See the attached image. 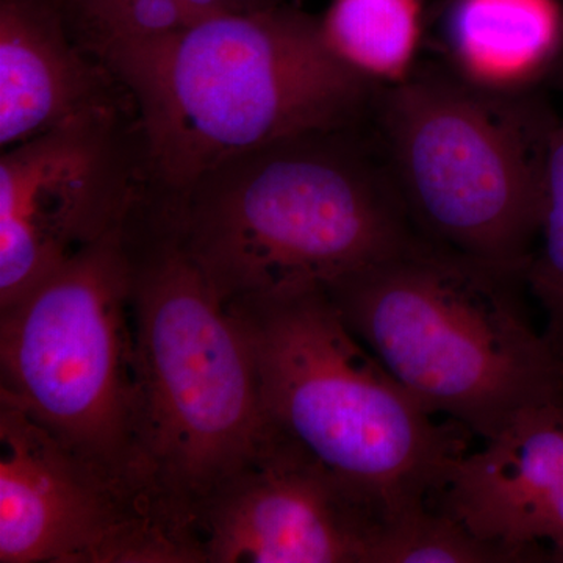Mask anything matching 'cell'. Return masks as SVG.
I'll list each match as a JSON object with an SVG mask.
<instances>
[{
    "mask_svg": "<svg viewBox=\"0 0 563 563\" xmlns=\"http://www.w3.org/2000/svg\"><path fill=\"white\" fill-rule=\"evenodd\" d=\"M442 43L450 73L463 84L525 96L563 52L562 0H453Z\"/></svg>",
    "mask_w": 563,
    "mask_h": 563,
    "instance_id": "cell-13",
    "label": "cell"
},
{
    "mask_svg": "<svg viewBox=\"0 0 563 563\" xmlns=\"http://www.w3.org/2000/svg\"><path fill=\"white\" fill-rule=\"evenodd\" d=\"M537 544L548 543L554 561L563 562V479L544 510L536 533Z\"/></svg>",
    "mask_w": 563,
    "mask_h": 563,
    "instance_id": "cell-17",
    "label": "cell"
},
{
    "mask_svg": "<svg viewBox=\"0 0 563 563\" xmlns=\"http://www.w3.org/2000/svg\"><path fill=\"white\" fill-rule=\"evenodd\" d=\"M176 201L188 251L224 306L328 288L421 239L362 128L244 152Z\"/></svg>",
    "mask_w": 563,
    "mask_h": 563,
    "instance_id": "cell-2",
    "label": "cell"
},
{
    "mask_svg": "<svg viewBox=\"0 0 563 563\" xmlns=\"http://www.w3.org/2000/svg\"><path fill=\"white\" fill-rule=\"evenodd\" d=\"M131 273L141 454L196 529L211 492L265 432L250 340L188 251L173 196L144 187L122 222Z\"/></svg>",
    "mask_w": 563,
    "mask_h": 563,
    "instance_id": "cell-3",
    "label": "cell"
},
{
    "mask_svg": "<svg viewBox=\"0 0 563 563\" xmlns=\"http://www.w3.org/2000/svg\"><path fill=\"white\" fill-rule=\"evenodd\" d=\"M96 57L131 98L147 180L176 195L244 152L362 128L383 90L295 3L210 14L169 35L111 43Z\"/></svg>",
    "mask_w": 563,
    "mask_h": 563,
    "instance_id": "cell-1",
    "label": "cell"
},
{
    "mask_svg": "<svg viewBox=\"0 0 563 563\" xmlns=\"http://www.w3.org/2000/svg\"><path fill=\"white\" fill-rule=\"evenodd\" d=\"M332 51L379 87L412 76L422 36V0H333L321 18Z\"/></svg>",
    "mask_w": 563,
    "mask_h": 563,
    "instance_id": "cell-14",
    "label": "cell"
},
{
    "mask_svg": "<svg viewBox=\"0 0 563 563\" xmlns=\"http://www.w3.org/2000/svg\"><path fill=\"white\" fill-rule=\"evenodd\" d=\"M0 563H206L190 523L0 398Z\"/></svg>",
    "mask_w": 563,
    "mask_h": 563,
    "instance_id": "cell-8",
    "label": "cell"
},
{
    "mask_svg": "<svg viewBox=\"0 0 563 563\" xmlns=\"http://www.w3.org/2000/svg\"><path fill=\"white\" fill-rule=\"evenodd\" d=\"M525 282L547 314V336L563 355V118L548 140L539 240Z\"/></svg>",
    "mask_w": 563,
    "mask_h": 563,
    "instance_id": "cell-16",
    "label": "cell"
},
{
    "mask_svg": "<svg viewBox=\"0 0 563 563\" xmlns=\"http://www.w3.org/2000/svg\"><path fill=\"white\" fill-rule=\"evenodd\" d=\"M383 518L320 463L265 432L196 514L206 563H368Z\"/></svg>",
    "mask_w": 563,
    "mask_h": 563,
    "instance_id": "cell-10",
    "label": "cell"
},
{
    "mask_svg": "<svg viewBox=\"0 0 563 563\" xmlns=\"http://www.w3.org/2000/svg\"><path fill=\"white\" fill-rule=\"evenodd\" d=\"M128 98L73 35L62 0H0L2 151Z\"/></svg>",
    "mask_w": 563,
    "mask_h": 563,
    "instance_id": "cell-12",
    "label": "cell"
},
{
    "mask_svg": "<svg viewBox=\"0 0 563 563\" xmlns=\"http://www.w3.org/2000/svg\"><path fill=\"white\" fill-rule=\"evenodd\" d=\"M563 479V398L518 415L481 450L453 462L440 509L518 562L536 558V533Z\"/></svg>",
    "mask_w": 563,
    "mask_h": 563,
    "instance_id": "cell-11",
    "label": "cell"
},
{
    "mask_svg": "<svg viewBox=\"0 0 563 563\" xmlns=\"http://www.w3.org/2000/svg\"><path fill=\"white\" fill-rule=\"evenodd\" d=\"M562 3H563V0H562Z\"/></svg>",
    "mask_w": 563,
    "mask_h": 563,
    "instance_id": "cell-20",
    "label": "cell"
},
{
    "mask_svg": "<svg viewBox=\"0 0 563 563\" xmlns=\"http://www.w3.org/2000/svg\"><path fill=\"white\" fill-rule=\"evenodd\" d=\"M225 307L250 340L269 432L383 520L432 503L465 451L354 335L325 288Z\"/></svg>",
    "mask_w": 563,
    "mask_h": 563,
    "instance_id": "cell-5",
    "label": "cell"
},
{
    "mask_svg": "<svg viewBox=\"0 0 563 563\" xmlns=\"http://www.w3.org/2000/svg\"><path fill=\"white\" fill-rule=\"evenodd\" d=\"M373 114L422 239L523 279L539 240L554 118L525 96L488 95L450 70L417 69L379 91Z\"/></svg>",
    "mask_w": 563,
    "mask_h": 563,
    "instance_id": "cell-6",
    "label": "cell"
},
{
    "mask_svg": "<svg viewBox=\"0 0 563 563\" xmlns=\"http://www.w3.org/2000/svg\"><path fill=\"white\" fill-rule=\"evenodd\" d=\"M518 562L498 544L481 539L432 503L410 507L380 521L368 563Z\"/></svg>",
    "mask_w": 563,
    "mask_h": 563,
    "instance_id": "cell-15",
    "label": "cell"
},
{
    "mask_svg": "<svg viewBox=\"0 0 563 563\" xmlns=\"http://www.w3.org/2000/svg\"><path fill=\"white\" fill-rule=\"evenodd\" d=\"M509 276L428 240L329 285L347 328L428 412L487 440L563 398V355Z\"/></svg>",
    "mask_w": 563,
    "mask_h": 563,
    "instance_id": "cell-4",
    "label": "cell"
},
{
    "mask_svg": "<svg viewBox=\"0 0 563 563\" xmlns=\"http://www.w3.org/2000/svg\"><path fill=\"white\" fill-rule=\"evenodd\" d=\"M242 11L274 9V7L288 5L292 0H236Z\"/></svg>",
    "mask_w": 563,
    "mask_h": 563,
    "instance_id": "cell-19",
    "label": "cell"
},
{
    "mask_svg": "<svg viewBox=\"0 0 563 563\" xmlns=\"http://www.w3.org/2000/svg\"><path fill=\"white\" fill-rule=\"evenodd\" d=\"M190 2L210 14L224 13V11H242L236 0H190Z\"/></svg>",
    "mask_w": 563,
    "mask_h": 563,
    "instance_id": "cell-18",
    "label": "cell"
},
{
    "mask_svg": "<svg viewBox=\"0 0 563 563\" xmlns=\"http://www.w3.org/2000/svg\"><path fill=\"white\" fill-rule=\"evenodd\" d=\"M146 181L131 98L2 151L0 309L121 225Z\"/></svg>",
    "mask_w": 563,
    "mask_h": 563,
    "instance_id": "cell-9",
    "label": "cell"
},
{
    "mask_svg": "<svg viewBox=\"0 0 563 563\" xmlns=\"http://www.w3.org/2000/svg\"><path fill=\"white\" fill-rule=\"evenodd\" d=\"M0 398L77 453L163 499L140 448L122 224L0 309Z\"/></svg>",
    "mask_w": 563,
    "mask_h": 563,
    "instance_id": "cell-7",
    "label": "cell"
}]
</instances>
